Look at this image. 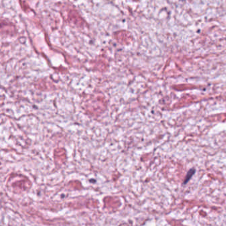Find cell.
<instances>
[{"label":"cell","instance_id":"obj_1","mask_svg":"<svg viewBox=\"0 0 226 226\" xmlns=\"http://www.w3.org/2000/svg\"><path fill=\"white\" fill-rule=\"evenodd\" d=\"M194 172H195V170L193 169V168L190 170L189 172H188V174H187V175H186V178H185V180H184V184H185L186 182H188L190 179V178L192 176V175L194 174Z\"/></svg>","mask_w":226,"mask_h":226}]
</instances>
